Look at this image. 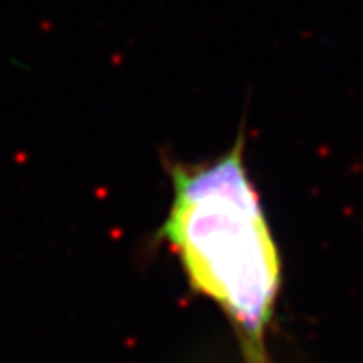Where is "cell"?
Returning <instances> with one entry per match:
<instances>
[{
  "label": "cell",
  "mask_w": 363,
  "mask_h": 363,
  "mask_svg": "<svg viewBox=\"0 0 363 363\" xmlns=\"http://www.w3.org/2000/svg\"><path fill=\"white\" fill-rule=\"evenodd\" d=\"M172 203L159 229L192 291L229 319L245 363H272L267 337L281 297L282 262L242 135L212 161L175 164Z\"/></svg>",
  "instance_id": "6da1fadb"
}]
</instances>
